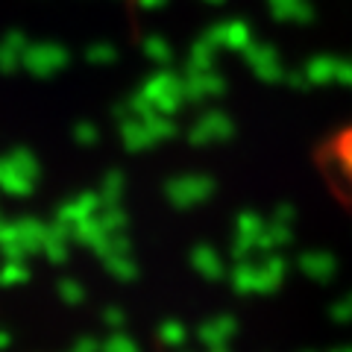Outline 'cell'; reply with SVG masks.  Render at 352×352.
Masks as SVG:
<instances>
[{"label":"cell","instance_id":"cell-1","mask_svg":"<svg viewBox=\"0 0 352 352\" xmlns=\"http://www.w3.org/2000/svg\"><path fill=\"white\" fill-rule=\"evenodd\" d=\"M338 159L346 168V173L352 176V132H344V135H340V141H338Z\"/></svg>","mask_w":352,"mask_h":352},{"label":"cell","instance_id":"cell-2","mask_svg":"<svg viewBox=\"0 0 352 352\" xmlns=\"http://www.w3.org/2000/svg\"><path fill=\"white\" fill-rule=\"evenodd\" d=\"M340 80H344V82H352V65H340Z\"/></svg>","mask_w":352,"mask_h":352}]
</instances>
